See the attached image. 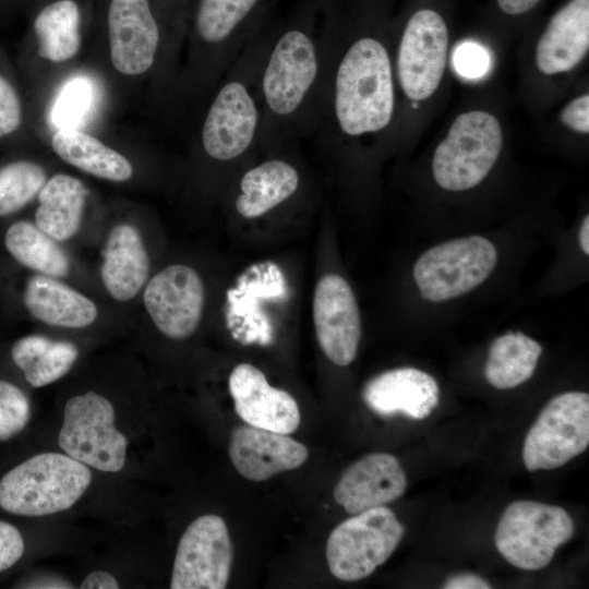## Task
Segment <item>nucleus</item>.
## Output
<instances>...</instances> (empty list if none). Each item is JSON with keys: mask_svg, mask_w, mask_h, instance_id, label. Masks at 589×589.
<instances>
[{"mask_svg": "<svg viewBox=\"0 0 589 589\" xmlns=\"http://www.w3.org/2000/svg\"><path fill=\"white\" fill-rule=\"evenodd\" d=\"M394 109L388 53L373 38L356 41L341 60L336 76L335 110L341 130L360 135L384 129Z\"/></svg>", "mask_w": 589, "mask_h": 589, "instance_id": "f257e3e1", "label": "nucleus"}, {"mask_svg": "<svg viewBox=\"0 0 589 589\" xmlns=\"http://www.w3.org/2000/svg\"><path fill=\"white\" fill-rule=\"evenodd\" d=\"M91 468L65 453L32 456L0 480V506L8 513L40 517L68 510L85 494Z\"/></svg>", "mask_w": 589, "mask_h": 589, "instance_id": "f03ea898", "label": "nucleus"}, {"mask_svg": "<svg viewBox=\"0 0 589 589\" xmlns=\"http://www.w3.org/2000/svg\"><path fill=\"white\" fill-rule=\"evenodd\" d=\"M574 532V521L563 507L521 500L503 512L494 543L513 566L538 570L550 564L556 549L569 541Z\"/></svg>", "mask_w": 589, "mask_h": 589, "instance_id": "7ed1b4c3", "label": "nucleus"}, {"mask_svg": "<svg viewBox=\"0 0 589 589\" xmlns=\"http://www.w3.org/2000/svg\"><path fill=\"white\" fill-rule=\"evenodd\" d=\"M502 144V129L494 116L480 110L461 113L435 149L432 170L436 183L447 191L476 187L494 166Z\"/></svg>", "mask_w": 589, "mask_h": 589, "instance_id": "20e7f679", "label": "nucleus"}, {"mask_svg": "<svg viewBox=\"0 0 589 589\" xmlns=\"http://www.w3.org/2000/svg\"><path fill=\"white\" fill-rule=\"evenodd\" d=\"M112 402L89 390L68 399L58 444L63 453L89 468L119 472L127 461L128 438L116 424Z\"/></svg>", "mask_w": 589, "mask_h": 589, "instance_id": "39448f33", "label": "nucleus"}, {"mask_svg": "<svg viewBox=\"0 0 589 589\" xmlns=\"http://www.w3.org/2000/svg\"><path fill=\"white\" fill-rule=\"evenodd\" d=\"M404 532L394 512L385 506L356 514L328 537L326 561L330 573L342 581L370 576L389 558Z\"/></svg>", "mask_w": 589, "mask_h": 589, "instance_id": "423d86ee", "label": "nucleus"}, {"mask_svg": "<svg viewBox=\"0 0 589 589\" xmlns=\"http://www.w3.org/2000/svg\"><path fill=\"white\" fill-rule=\"evenodd\" d=\"M496 262L494 244L481 236H470L425 251L413 266V278L423 298L441 302L481 285Z\"/></svg>", "mask_w": 589, "mask_h": 589, "instance_id": "0eeeda50", "label": "nucleus"}, {"mask_svg": "<svg viewBox=\"0 0 589 589\" xmlns=\"http://www.w3.org/2000/svg\"><path fill=\"white\" fill-rule=\"evenodd\" d=\"M589 445V395L567 392L552 398L530 428L522 446L527 470L558 468Z\"/></svg>", "mask_w": 589, "mask_h": 589, "instance_id": "6e6552de", "label": "nucleus"}, {"mask_svg": "<svg viewBox=\"0 0 589 589\" xmlns=\"http://www.w3.org/2000/svg\"><path fill=\"white\" fill-rule=\"evenodd\" d=\"M232 556L231 540L224 519L212 514L197 517L179 540L170 588H226Z\"/></svg>", "mask_w": 589, "mask_h": 589, "instance_id": "1a4fd4ad", "label": "nucleus"}, {"mask_svg": "<svg viewBox=\"0 0 589 589\" xmlns=\"http://www.w3.org/2000/svg\"><path fill=\"white\" fill-rule=\"evenodd\" d=\"M144 306L165 336L180 340L197 329L203 315L205 289L190 266L173 264L159 271L145 285Z\"/></svg>", "mask_w": 589, "mask_h": 589, "instance_id": "9d476101", "label": "nucleus"}, {"mask_svg": "<svg viewBox=\"0 0 589 589\" xmlns=\"http://www.w3.org/2000/svg\"><path fill=\"white\" fill-rule=\"evenodd\" d=\"M448 46L443 17L423 9L407 23L398 52L397 70L405 94L412 100L430 97L442 80Z\"/></svg>", "mask_w": 589, "mask_h": 589, "instance_id": "9b49d317", "label": "nucleus"}, {"mask_svg": "<svg viewBox=\"0 0 589 589\" xmlns=\"http://www.w3.org/2000/svg\"><path fill=\"white\" fill-rule=\"evenodd\" d=\"M313 321L325 356L336 365L350 364L358 351L361 321L353 291L341 276L329 274L318 280Z\"/></svg>", "mask_w": 589, "mask_h": 589, "instance_id": "f8f14e48", "label": "nucleus"}, {"mask_svg": "<svg viewBox=\"0 0 589 589\" xmlns=\"http://www.w3.org/2000/svg\"><path fill=\"white\" fill-rule=\"evenodd\" d=\"M317 59L312 40L300 31H289L276 44L263 76L269 108L278 115L294 111L312 86Z\"/></svg>", "mask_w": 589, "mask_h": 589, "instance_id": "ddd939ff", "label": "nucleus"}, {"mask_svg": "<svg viewBox=\"0 0 589 589\" xmlns=\"http://www.w3.org/2000/svg\"><path fill=\"white\" fill-rule=\"evenodd\" d=\"M229 392L236 412L249 425L287 435L298 429L300 410L296 399L269 385L256 366L238 364L229 376Z\"/></svg>", "mask_w": 589, "mask_h": 589, "instance_id": "4468645a", "label": "nucleus"}, {"mask_svg": "<svg viewBox=\"0 0 589 589\" xmlns=\"http://www.w3.org/2000/svg\"><path fill=\"white\" fill-rule=\"evenodd\" d=\"M108 33L111 62L116 70L137 75L152 67L159 31L148 0H111Z\"/></svg>", "mask_w": 589, "mask_h": 589, "instance_id": "2eb2a0df", "label": "nucleus"}, {"mask_svg": "<svg viewBox=\"0 0 589 589\" xmlns=\"http://www.w3.org/2000/svg\"><path fill=\"white\" fill-rule=\"evenodd\" d=\"M257 125V110L244 85H225L207 113L202 141L206 153L218 160L242 154L251 144Z\"/></svg>", "mask_w": 589, "mask_h": 589, "instance_id": "dca6fc26", "label": "nucleus"}, {"mask_svg": "<svg viewBox=\"0 0 589 589\" xmlns=\"http://www.w3.org/2000/svg\"><path fill=\"white\" fill-rule=\"evenodd\" d=\"M407 478L398 459L387 453L369 454L353 462L334 490L335 501L352 515L399 498Z\"/></svg>", "mask_w": 589, "mask_h": 589, "instance_id": "f3484780", "label": "nucleus"}, {"mask_svg": "<svg viewBox=\"0 0 589 589\" xmlns=\"http://www.w3.org/2000/svg\"><path fill=\"white\" fill-rule=\"evenodd\" d=\"M229 456L237 471L252 481H264L281 471L305 462L308 448L278 432L252 426H238L231 434Z\"/></svg>", "mask_w": 589, "mask_h": 589, "instance_id": "a211bd4d", "label": "nucleus"}, {"mask_svg": "<svg viewBox=\"0 0 589 589\" xmlns=\"http://www.w3.org/2000/svg\"><path fill=\"white\" fill-rule=\"evenodd\" d=\"M368 407L380 416L402 413L421 420L438 404L437 382L414 368H399L371 378L363 389Z\"/></svg>", "mask_w": 589, "mask_h": 589, "instance_id": "6ab92c4d", "label": "nucleus"}, {"mask_svg": "<svg viewBox=\"0 0 589 589\" xmlns=\"http://www.w3.org/2000/svg\"><path fill=\"white\" fill-rule=\"evenodd\" d=\"M101 257L100 278L108 294L120 302L136 297L149 275V256L139 229L127 223L115 226Z\"/></svg>", "mask_w": 589, "mask_h": 589, "instance_id": "aec40b11", "label": "nucleus"}, {"mask_svg": "<svg viewBox=\"0 0 589 589\" xmlns=\"http://www.w3.org/2000/svg\"><path fill=\"white\" fill-rule=\"evenodd\" d=\"M589 49V0H570L557 11L540 37L536 62L544 74L567 72Z\"/></svg>", "mask_w": 589, "mask_h": 589, "instance_id": "412c9836", "label": "nucleus"}, {"mask_svg": "<svg viewBox=\"0 0 589 589\" xmlns=\"http://www.w3.org/2000/svg\"><path fill=\"white\" fill-rule=\"evenodd\" d=\"M23 299L36 320L53 327L85 328L98 317L93 300L56 277L33 276L26 284Z\"/></svg>", "mask_w": 589, "mask_h": 589, "instance_id": "4be33fe9", "label": "nucleus"}, {"mask_svg": "<svg viewBox=\"0 0 589 589\" xmlns=\"http://www.w3.org/2000/svg\"><path fill=\"white\" fill-rule=\"evenodd\" d=\"M88 191L81 180L57 173L38 193L35 224L58 242L73 238L80 230Z\"/></svg>", "mask_w": 589, "mask_h": 589, "instance_id": "5701e85b", "label": "nucleus"}, {"mask_svg": "<svg viewBox=\"0 0 589 589\" xmlns=\"http://www.w3.org/2000/svg\"><path fill=\"white\" fill-rule=\"evenodd\" d=\"M11 356L27 383L39 388L68 374L79 357V349L71 341L33 334L16 340Z\"/></svg>", "mask_w": 589, "mask_h": 589, "instance_id": "b1692460", "label": "nucleus"}, {"mask_svg": "<svg viewBox=\"0 0 589 589\" xmlns=\"http://www.w3.org/2000/svg\"><path fill=\"white\" fill-rule=\"evenodd\" d=\"M51 145L65 163L97 178L122 182L133 173L131 163L123 155L79 130H58Z\"/></svg>", "mask_w": 589, "mask_h": 589, "instance_id": "393cba45", "label": "nucleus"}, {"mask_svg": "<svg viewBox=\"0 0 589 589\" xmlns=\"http://www.w3.org/2000/svg\"><path fill=\"white\" fill-rule=\"evenodd\" d=\"M298 184L299 176L291 165L283 160L265 161L242 177L236 208L245 218L262 216L291 196Z\"/></svg>", "mask_w": 589, "mask_h": 589, "instance_id": "a878e982", "label": "nucleus"}, {"mask_svg": "<svg viewBox=\"0 0 589 589\" xmlns=\"http://www.w3.org/2000/svg\"><path fill=\"white\" fill-rule=\"evenodd\" d=\"M541 353L542 347L533 338L520 332H508L490 347L485 378L498 389L516 387L533 375Z\"/></svg>", "mask_w": 589, "mask_h": 589, "instance_id": "bb28decb", "label": "nucleus"}, {"mask_svg": "<svg viewBox=\"0 0 589 589\" xmlns=\"http://www.w3.org/2000/svg\"><path fill=\"white\" fill-rule=\"evenodd\" d=\"M4 244L20 264L41 275L60 278L70 273L67 253L35 223L20 220L12 224L5 232Z\"/></svg>", "mask_w": 589, "mask_h": 589, "instance_id": "cd10ccee", "label": "nucleus"}, {"mask_svg": "<svg viewBox=\"0 0 589 589\" xmlns=\"http://www.w3.org/2000/svg\"><path fill=\"white\" fill-rule=\"evenodd\" d=\"M80 11L73 0L46 5L34 21L38 55L52 62L73 58L81 47Z\"/></svg>", "mask_w": 589, "mask_h": 589, "instance_id": "c85d7f7f", "label": "nucleus"}, {"mask_svg": "<svg viewBox=\"0 0 589 589\" xmlns=\"http://www.w3.org/2000/svg\"><path fill=\"white\" fill-rule=\"evenodd\" d=\"M46 182L41 166L26 160L14 161L0 169V216L24 207Z\"/></svg>", "mask_w": 589, "mask_h": 589, "instance_id": "c756f323", "label": "nucleus"}, {"mask_svg": "<svg viewBox=\"0 0 589 589\" xmlns=\"http://www.w3.org/2000/svg\"><path fill=\"white\" fill-rule=\"evenodd\" d=\"M257 0H201L196 15L199 35L207 43L224 40Z\"/></svg>", "mask_w": 589, "mask_h": 589, "instance_id": "7c9ffc66", "label": "nucleus"}, {"mask_svg": "<svg viewBox=\"0 0 589 589\" xmlns=\"http://www.w3.org/2000/svg\"><path fill=\"white\" fill-rule=\"evenodd\" d=\"M95 100L93 82L86 76H75L60 89L50 118L58 130L75 129L83 123Z\"/></svg>", "mask_w": 589, "mask_h": 589, "instance_id": "2f4dec72", "label": "nucleus"}, {"mask_svg": "<svg viewBox=\"0 0 589 589\" xmlns=\"http://www.w3.org/2000/svg\"><path fill=\"white\" fill-rule=\"evenodd\" d=\"M31 414L29 399L24 392L10 382L0 381V442L23 431Z\"/></svg>", "mask_w": 589, "mask_h": 589, "instance_id": "473e14b6", "label": "nucleus"}, {"mask_svg": "<svg viewBox=\"0 0 589 589\" xmlns=\"http://www.w3.org/2000/svg\"><path fill=\"white\" fill-rule=\"evenodd\" d=\"M453 61L456 71L469 79L484 75L490 64L486 50L474 43H465L457 47Z\"/></svg>", "mask_w": 589, "mask_h": 589, "instance_id": "72a5a7b5", "label": "nucleus"}, {"mask_svg": "<svg viewBox=\"0 0 589 589\" xmlns=\"http://www.w3.org/2000/svg\"><path fill=\"white\" fill-rule=\"evenodd\" d=\"M21 117L19 96L13 86L0 75V139L19 128Z\"/></svg>", "mask_w": 589, "mask_h": 589, "instance_id": "f704fd0d", "label": "nucleus"}, {"mask_svg": "<svg viewBox=\"0 0 589 589\" xmlns=\"http://www.w3.org/2000/svg\"><path fill=\"white\" fill-rule=\"evenodd\" d=\"M24 548L17 528L0 520V573L12 567L23 556Z\"/></svg>", "mask_w": 589, "mask_h": 589, "instance_id": "c9c22d12", "label": "nucleus"}, {"mask_svg": "<svg viewBox=\"0 0 589 589\" xmlns=\"http://www.w3.org/2000/svg\"><path fill=\"white\" fill-rule=\"evenodd\" d=\"M561 121L579 133L589 132V95L574 98L561 112Z\"/></svg>", "mask_w": 589, "mask_h": 589, "instance_id": "e433bc0d", "label": "nucleus"}, {"mask_svg": "<svg viewBox=\"0 0 589 589\" xmlns=\"http://www.w3.org/2000/svg\"><path fill=\"white\" fill-rule=\"evenodd\" d=\"M491 587L484 578L473 573L452 575L443 585L445 589H488Z\"/></svg>", "mask_w": 589, "mask_h": 589, "instance_id": "4c0bfd02", "label": "nucleus"}, {"mask_svg": "<svg viewBox=\"0 0 589 589\" xmlns=\"http://www.w3.org/2000/svg\"><path fill=\"white\" fill-rule=\"evenodd\" d=\"M117 578L105 570H94L85 576L80 588L83 589H117L119 588Z\"/></svg>", "mask_w": 589, "mask_h": 589, "instance_id": "58836bf2", "label": "nucleus"}, {"mask_svg": "<svg viewBox=\"0 0 589 589\" xmlns=\"http://www.w3.org/2000/svg\"><path fill=\"white\" fill-rule=\"evenodd\" d=\"M500 9L512 15L522 14L532 9L540 0H496Z\"/></svg>", "mask_w": 589, "mask_h": 589, "instance_id": "ea45409f", "label": "nucleus"}, {"mask_svg": "<svg viewBox=\"0 0 589 589\" xmlns=\"http://www.w3.org/2000/svg\"><path fill=\"white\" fill-rule=\"evenodd\" d=\"M579 243L581 250L589 254V216L587 215L581 224L580 230H579Z\"/></svg>", "mask_w": 589, "mask_h": 589, "instance_id": "a19ab883", "label": "nucleus"}]
</instances>
